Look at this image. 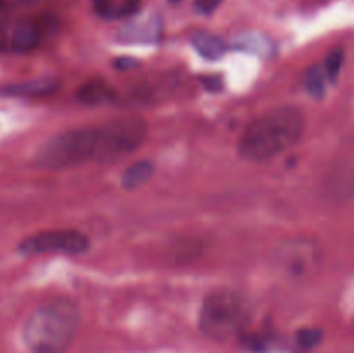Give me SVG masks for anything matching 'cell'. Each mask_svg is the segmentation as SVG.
Segmentation results:
<instances>
[{
	"label": "cell",
	"mask_w": 354,
	"mask_h": 353,
	"mask_svg": "<svg viewBox=\"0 0 354 353\" xmlns=\"http://www.w3.org/2000/svg\"><path fill=\"white\" fill-rule=\"evenodd\" d=\"M144 0H92L93 10L102 19H128L140 9Z\"/></svg>",
	"instance_id": "obj_9"
},
{
	"label": "cell",
	"mask_w": 354,
	"mask_h": 353,
	"mask_svg": "<svg viewBox=\"0 0 354 353\" xmlns=\"http://www.w3.org/2000/svg\"><path fill=\"white\" fill-rule=\"evenodd\" d=\"M90 249V239L83 232L73 228H55V230H41L30 237L23 239L17 246L21 255L33 256L45 253H66V255H80Z\"/></svg>",
	"instance_id": "obj_7"
},
{
	"label": "cell",
	"mask_w": 354,
	"mask_h": 353,
	"mask_svg": "<svg viewBox=\"0 0 354 353\" xmlns=\"http://www.w3.org/2000/svg\"><path fill=\"white\" fill-rule=\"evenodd\" d=\"M57 26L55 16L45 14L40 17H21V19L0 23V52H31L40 45L41 38Z\"/></svg>",
	"instance_id": "obj_6"
},
{
	"label": "cell",
	"mask_w": 354,
	"mask_h": 353,
	"mask_svg": "<svg viewBox=\"0 0 354 353\" xmlns=\"http://www.w3.org/2000/svg\"><path fill=\"white\" fill-rule=\"evenodd\" d=\"M99 152V125L66 130L38 149L35 161L45 170H64L95 161Z\"/></svg>",
	"instance_id": "obj_4"
},
{
	"label": "cell",
	"mask_w": 354,
	"mask_h": 353,
	"mask_svg": "<svg viewBox=\"0 0 354 353\" xmlns=\"http://www.w3.org/2000/svg\"><path fill=\"white\" fill-rule=\"evenodd\" d=\"M0 6H2V0H0Z\"/></svg>",
	"instance_id": "obj_20"
},
{
	"label": "cell",
	"mask_w": 354,
	"mask_h": 353,
	"mask_svg": "<svg viewBox=\"0 0 354 353\" xmlns=\"http://www.w3.org/2000/svg\"><path fill=\"white\" fill-rule=\"evenodd\" d=\"M194 48L199 52L203 57L211 59V61H216V59H221L227 52V42L223 40L218 35L211 33V31H196L190 38Z\"/></svg>",
	"instance_id": "obj_11"
},
{
	"label": "cell",
	"mask_w": 354,
	"mask_h": 353,
	"mask_svg": "<svg viewBox=\"0 0 354 353\" xmlns=\"http://www.w3.org/2000/svg\"><path fill=\"white\" fill-rule=\"evenodd\" d=\"M80 310L68 298L38 305L24 322L23 339L31 353H64L75 341Z\"/></svg>",
	"instance_id": "obj_2"
},
{
	"label": "cell",
	"mask_w": 354,
	"mask_h": 353,
	"mask_svg": "<svg viewBox=\"0 0 354 353\" xmlns=\"http://www.w3.org/2000/svg\"><path fill=\"white\" fill-rule=\"evenodd\" d=\"M76 99L85 106H104L114 102L118 99V92L102 80H90L80 87Z\"/></svg>",
	"instance_id": "obj_10"
},
{
	"label": "cell",
	"mask_w": 354,
	"mask_h": 353,
	"mask_svg": "<svg viewBox=\"0 0 354 353\" xmlns=\"http://www.w3.org/2000/svg\"><path fill=\"white\" fill-rule=\"evenodd\" d=\"M152 173H154V163L151 159H140L124 170L123 176H121V185L127 190L138 189L151 180Z\"/></svg>",
	"instance_id": "obj_13"
},
{
	"label": "cell",
	"mask_w": 354,
	"mask_h": 353,
	"mask_svg": "<svg viewBox=\"0 0 354 353\" xmlns=\"http://www.w3.org/2000/svg\"><path fill=\"white\" fill-rule=\"evenodd\" d=\"M322 338H324V334H322L320 329L306 327V329H301V331L297 332V343L306 350H311L315 348V346L320 345Z\"/></svg>",
	"instance_id": "obj_17"
},
{
	"label": "cell",
	"mask_w": 354,
	"mask_h": 353,
	"mask_svg": "<svg viewBox=\"0 0 354 353\" xmlns=\"http://www.w3.org/2000/svg\"><path fill=\"white\" fill-rule=\"evenodd\" d=\"M251 314V303L244 294L235 289H216L204 298L199 329L213 341H227L244 331Z\"/></svg>",
	"instance_id": "obj_3"
},
{
	"label": "cell",
	"mask_w": 354,
	"mask_h": 353,
	"mask_svg": "<svg viewBox=\"0 0 354 353\" xmlns=\"http://www.w3.org/2000/svg\"><path fill=\"white\" fill-rule=\"evenodd\" d=\"M161 19L158 16L138 17L124 24L118 33L123 44H154L161 37Z\"/></svg>",
	"instance_id": "obj_8"
},
{
	"label": "cell",
	"mask_w": 354,
	"mask_h": 353,
	"mask_svg": "<svg viewBox=\"0 0 354 353\" xmlns=\"http://www.w3.org/2000/svg\"><path fill=\"white\" fill-rule=\"evenodd\" d=\"M235 45L239 48H244V51L254 52V54H266V52L272 51V44H270L268 38L252 33H245L242 37H239Z\"/></svg>",
	"instance_id": "obj_14"
},
{
	"label": "cell",
	"mask_w": 354,
	"mask_h": 353,
	"mask_svg": "<svg viewBox=\"0 0 354 353\" xmlns=\"http://www.w3.org/2000/svg\"><path fill=\"white\" fill-rule=\"evenodd\" d=\"M28 2H35V0H28Z\"/></svg>",
	"instance_id": "obj_19"
},
{
	"label": "cell",
	"mask_w": 354,
	"mask_h": 353,
	"mask_svg": "<svg viewBox=\"0 0 354 353\" xmlns=\"http://www.w3.org/2000/svg\"><path fill=\"white\" fill-rule=\"evenodd\" d=\"M325 80H327V76H325L324 68L322 66H313L306 75L308 92L313 97H317V99H322L325 93Z\"/></svg>",
	"instance_id": "obj_15"
},
{
	"label": "cell",
	"mask_w": 354,
	"mask_h": 353,
	"mask_svg": "<svg viewBox=\"0 0 354 353\" xmlns=\"http://www.w3.org/2000/svg\"><path fill=\"white\" fill-rule=\"evenodd\" d=\"M304 116L292 106H280L254 118L239 138V154L252 163L277 158L301 141Z\"/></svg>",
	"instance_id": "obj_1"
},
{
	"label": "cell",
	"mask_w": 354,
	"mask_h": 353,
	"mask_svg": "<svg viewBox=\"0 0 354 353\" xmlns=\"http://www.w3.org/2000/svg\"><path fill=\"white\" fill-rule=\"evenodd\" d=\"M57 89V82L54 78H37L28 80V82L16 83V85H9L3 89V92L9 96H48Z\"/></svg>",
	"instance_id": "obj_12"
},
{
	"label": "cell",
	"mask_w": 354,
	"mask_h": 353,
	"mask_svg": "<svg viewBox=\"0 0 354 353\" xmlns=\"http://www.w3.org/2000/svg\"><path fill=\"white\" fill-rule=\"evenodd\" d=\"M147 137V125L142 118H116L99 125L97 163H113L131 154Z\"/></svg>",
	"instance_id": "obj_5"
},
{
	"label": "cell",
	"mask_w": 354,
	"mask_h": 353,
	"mask_svg": "<svg viewBox=\"0 0 354 353\" xmlns=\"http://www.w3.org/2000/svg\"><path fill=\"white\" fill-rule=\"evenodd\" d=\"M342 62H344V51H342V48H334V51L327 55L324 71L325 76H327L330 82H335V80L339 78V73H341L342 69Z\"/></svg>",
	"instance_id": "obj_16"
},
{
	"label": "cell",
	"mask_w": 354,
	"mask_h": 353,
	"mask_svg": "<svg viewBox=\"0 0 354 353\" xmlns=\"http://www.w3.org/2000/svg\"><path fill=\"white\" fill-rule=\"evenodd\" d=\"M223 0H194V7L199 14H213Z\"/></svg>",
	"instance_id": "obj_18"
}]
</instances>
